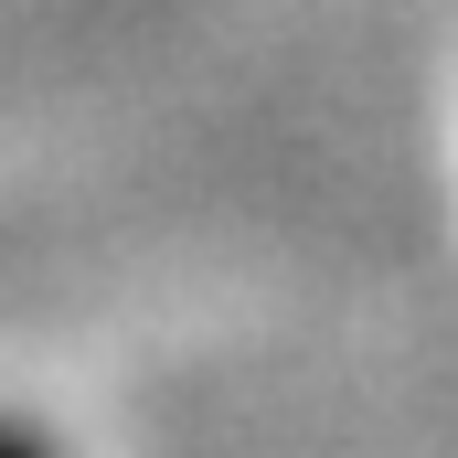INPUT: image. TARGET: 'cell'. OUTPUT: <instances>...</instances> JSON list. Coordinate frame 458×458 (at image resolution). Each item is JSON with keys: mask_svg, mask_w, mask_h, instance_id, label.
Segmentation results:
<instances>
[{"mask_svg": "<svg viewBox=\"0 0 458 458\" xmlns=\"http://www.w3.org/2000/svg\"><path fill=\"white\" fill-rule=\"evenodd\" d=\"M0 458H54V437H32V427H11V416H0Z\"/></svg>", "mask_w": 458, "mask_h": 458, "instance_id": "6da1fadb", "label": "cell"}]
</instances>
